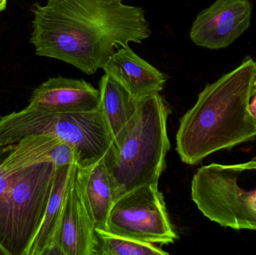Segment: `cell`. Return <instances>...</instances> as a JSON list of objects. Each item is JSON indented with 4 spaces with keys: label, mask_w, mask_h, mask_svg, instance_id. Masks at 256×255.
I'll list each match as a JSON object with an SVG mask.
<instances>
[{
    "label": "cell",
    "mask_w": 256,
    "mask_h": 255,
    "mask_svg": "<svg viewBox=\"0 0 256 255\" xmlns=\"http://www.w3.org/2000/svg\"><path fill=\"white\" fill-rule=\"evenodd\" d=\"M104 230L152 244L168 245L178 239L158 184L140 186L118 198L110 211Z\"/></svg>",
    "instance_id": "obj_7"
},
{
    "label": "cell",
    "mask_w": 256,
    "mask_h": 255,
    "mask_svg": "<svg viewBox=\"0 0 256 255\" xmlns=\"http://www.w3.org/2000/svg\"><path fill=\"white\" fill-rule=\"evenodd\" d=\"M252 10L250 0H216L196 18L191 40L208 49L227 47L248 29Z\"/></svg>",
    "instance_id": "obj_8"
},
{
    "label": "cell",
    "mask_w": 256,
    "mask_h": 255,
    "mask_svg": "<svg viewBox=\"0 0 256 255\" xmlns=\"http://www.w3.org/2000/svg\"><path fill=\"white\" fill-rule=\"evenodd\" d=\"M76 168V164L56 168L55 182L43 222L27 255H43L44 252L52 243Z\"/></svg>",
    "instance_id": "obj_13"
},
{
    "label": "cell",
    "mask_w": 256,
    "mask_h": 255,
    "mask_svg": "<svg viewBox=\"0 0 256 255\" xmlns=\"http://www.w3.org/2000/svg\"><path fill=\"white\" fill-rule=\"evenodd\" d=\"M74 176L75 173L55 236L43 255H97L96 227L84 205Z\"/></svg>",
    "instance_id": "obj_9"
},
{
    "label": "cell",
    "mask_w": 256,
    "mask_h": 255,
    "mask_svg": "<svg viewBox=\"0 0 256 255\" xmlns=\"http://www.w3.org/2000/svg\"><path fill=\"white\" fill-rule=\"evenodd\" d=\"M31 43L39 56L88 75L104 67L116 49L152 34L144 10L122 0H48L32 9Z\"/></svg>",
    "instance_id": "obj_1"
},
{
    "label": "cell",
    "mask_w": 256,
    "mask_h": 255,
    "mask_svg": "<svg viewBox=\"0 0 256 255\" xmlns=\"http://www.w3.org/2000/svg\"><path fill=\"white\" fill-rule=\"evenodd\" d=\"M248 109H249L250 114L256 123V77L254 80V85H252Z\"/></svg>",
    "instance_id": "obj_17"
},
{
    "label": "cell",
    "mask_w": 256,
    "mask_h": 255,
    "mask_svg": "<svg viewBox=\"0 0 256 255\" xmlns=\"http://www.w3.org/2000/svg\"><path fill=\"white\" fill-rule=\"evenodd\" d=\"M97 255H168L154 244L118 236L100 229H94Z\"/></svg>",
    "instance_id": "obj_15"
},
{
    "label": "cell",
    "mask_w": 256,
    "mask_h": 255,
    "mask_svg": "<svg viewBox=\"0 0 256 255\" xmlns=\"http://www.w3.org/2000/svg\"><path fill=\"white\" fill-rule=\"evenodd\" d=\"M4 151L0 148V227H1L2 216L4 202L7 199L9 190L13 181V172H7L3 168L2 158Z\"/></svg>",
    "instance_id": "obj_16"
},
{
    "label": "cell",
    "mask_w": 256,
    "mask_h": 255,
    "mask_svg": "<svg viewBox=\"0 0 256 255\" xmlns=\"http://www.w3.org/2000/svg\"><path fill=\"white\" fill-rule=\"evenodd\" d=\"M170 108L160 94L138 100L134 116L114 136L104 160L116 200L136 187L158 184L171 148Z\"/></svg>",
    "instance_id": "obj_3"
},
{
    "label": "cell",
    "mask_w": 256,
    "mask_h": 255,
    "mask_svg": "<svg viewBox=\"0 0 256 255\" xmlns=\"http://www.w3.org/2000/svg\"><path fill=\"white\" fill-rule=\"evenodd\" d=\"M31 135H52L76 150L78 167H86L104 157L112 136L100 109L57 113L27 106L0 117V145L12 146Z\"/></svg>",
    "instance_id": "obj_4"
},
{
    "label": "cell",
    "mask_w": 256,
    "mask_h": 255,
    "mask_svg": "<svg viewBox=\"0 0 256 255\" xmlns=\"http://www.w3.org/2000/svg\"><path fill=\"white\" fill-rule=\"evenodd\" d=\"M8 0H0V12L6 10L7 7Z\"/></svg>",
    "instance_id": "obj_18"
},
{
    "label": "cell",
    "mask_w": 256,
    "mask_h": 255,
    "mask_svg": "<svg viewBox=\"0 0 256 255\" xmlns=\"http://www.w3.org/2000/svg\"><path fill=\"white\" fill-rule=\"evenodd\" d=\"M0 255H8V253L4 250V249L0 245Z\"/></svg>",
    "instance_id": "obj_19"
},
{
    "label": "cell",
    "mask_w": 256,
    "mask_h": 255,
    "mask_svg": "<svg viewBox=\"0 0 256 255\" xmlns=\"http://www.w3.org/2000/svg\"><path fill=\"white\" fill-rule=\"evenodd\" d=\"M100 106L112 136H116L134 116L138 100L117 82L105 73L99 82Z\"/></svg>",
    "instance_id": "obj_14"
},
{
    "label": "cell",
    "mask_w": 256,
    "mask_h": 255,
    "mask_svg": "<svg viewBox=\"0 0 256 255\" xmlns=\"http://www.w3.org/2000/svg\"><path fill=\"white\" fill-rule=\"evenodd\" d=\"M256 77V61L249 58L206 85L180 120L176 151L182 162L198 164L213 153L256 137V123L248 109Z\"/></svg>",
    "instance_id": "obj_2"
},
{
    "label": "cell",
    "mask_w": 256,
    "mask_h": 255,
    "mask_svg": "<svg viewBox=\"0 0 256 255\" xmlns=\"http://www.w3.org/2000/svg\"><path fill=\"white\" fill-rule=\"evenodd\" d=\"M0 227V245L8 255H27L43 222L56 167L44 162L13 171Z\"/></svg>",
    "instance_id": "obj_6"
},
{
    "label": "cell",
    "mask_w": 256,
    "mask_h": 255,
    "mask_svg": "<svg viewBox=\"0 0 256 255\" xmlns=\"http://www.w3.org/2000/svg\"><path fill=\"white\" fill-rule=\"evenodd\" d=\"M103 69L137 100L159 94L167 79L164 73L138 56L129 46L117 49Z\"/></svg>",
    "instance_id": "obj_11"
},
{
    "label": "cell",
    "mask_w": 256,
    "mask_h": 255,
    "mask_svg": "<svg viewBox=\"0 0 256 255\" xmlns=\"http://www.w3.org/2000/svg\"><path fill=\"white\" fill-rule=\"evenodd\" d=\"M100 91L84 79L50 78L32 94L28 106L50 112H90L99 109Z\"/></svg>",
    "instance_id": "obj_10"
},
{
    "label": "cell",
    "mask_w": 256,
    "mask_h": 255,
    "mask_svg": "<svg viewBox=\"0 0 256 255\" xmlns=\"http://www.w3.org/2000/svg\"><path fill=\"white\" fill-rule=\"evenodd\" d=\"M191 198L210 221L256 231V160L202 166L192 178Z\"/></svg>",
    "instance_id": "obj_5"
},
{
    "label": "cell",
    "mask_w": 256,
    "mask_h": 255,
    "mask_svg": "<svg viewBox=\"0 0 256 255\" xmlns=\"http://www.w3.org/2000/svg\"><path fill=\"white\" fill-rule=\"evenodd\" d=\"M74 179L94 227L104 230L116 199L104 158L86 167L76 166Z\"/></svg>",
    "instance_id": "obj_12"
}]
</instances>
